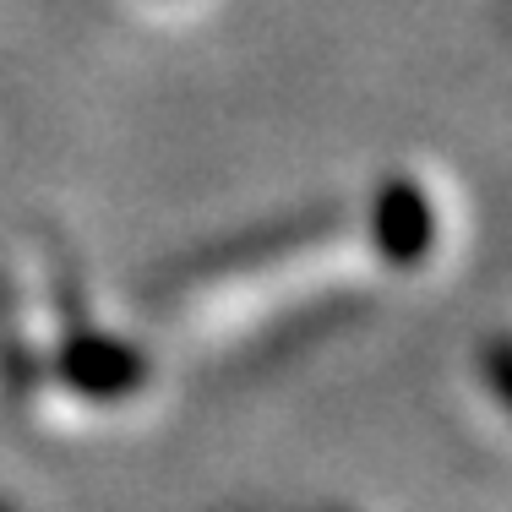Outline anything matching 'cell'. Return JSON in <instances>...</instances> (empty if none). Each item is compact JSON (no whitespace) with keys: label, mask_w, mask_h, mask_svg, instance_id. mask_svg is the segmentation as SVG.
<instances>
[{"label":"cell","mask_w":512,"mask_h":512,"mask_svg":"<svg viewBox=\"0 0 512 512\" xmlns=\"http://www.w3.org/2000/svg\"><path fill=\"white\" fill-rule=\"evenodd\" d=\"M431 235H436V218H431V197H425L414 180H387L376 186L371 197V240L376 251L387 256L393 267H414L431 256Z\"/></svg>","instance_id":"6da1fadb"},{"label":"cell","mask_w":512,"mask_h":512,"mask_svg":"<svg viewBox=\"0 0 512 512\" xmlns=\"http://www.w3.org/2000/svg\"><path fill=\"white\" fill-rule=\"evenodd\" d=\"M60 371H66V382L77 387V393H88V398H126V393H137V387H142L148 360H142L137 349L115 344V338L82 333V338H71V344H66Z\"/></svg>","instance_id":"7a4b0ae2"},{"label":"cell","mask_w":512,"mask_h":512,"mask_svg":"<svg viewBox=\"0 0 512 512\" xmlns=\"http://www.w3.org/2000/svg\"><path fill=\"white\" fill-rule=\"evenodd\" d=\"M0 512H11V507H0Z\"/></svg>","instance_id":"3957f363"}]
</instances>
